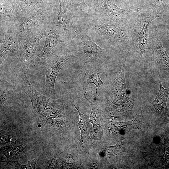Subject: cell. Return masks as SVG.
I'll use <instances>...</instances> for the list:
<instances>
[{
	"label": "cell",
	"instance_id": "obj_3",
	"mask_svg": "<svg viewBox=\"0 0 169 169\" xmlns=\"http://www.w3.org/2000/svg\"><path fill=\"white\" fill-rule=\"evenodd\" d=\"M51 7L48 4L38 9L23 13L11 27L16 34L41 30L46 26L56 22Z\"/></svg>",
	"mask_w": 169,
	"mask_h": 169
},
{
	"label": "cell",
	"instance_id": "obj_22",
	"mask_svg": "<svg viewBox=\"0 0 169 169\" xmlns=\"http://www.w3.org/2000/svg\"><path fill=\"white\" fill-rule=\"evenodd\" d=\"M13 92L9 83L5 81H0V106L1 110L6 106Z\"/></svg>",
	"mask_w": 169,
	"mask_h": 169
},
{
	"label": "cell",
	"instance_id": "obj_17",
	"mask_svg": "<svg viewBox=\"0 0 169 169\" xmlns=\"http://www.w3.org/2000/svg\"><path fill=\"white\" fill-rule=\"evenodd\" d=\"M157 16L150 15L145 16L140 21V29L137 38V47L138 51V57L141 58L143 54L147 48V32L149 24Z\"/></svg>",
	"mask_w": 169,
	"mask_h": 169
},
{
	"label": "cell",
	"instance_id": "obj_21",
	"mask_svg": "<svg viewBox=\"0 0 169 169\" xmlns=\"http://www.w3.org/2000/svg\"><path fill=\"white\" fill-rule=\"evenodd\" d=\"M23 13L39 9L48 4L47 0H16Z\"/></svg>",
	"mask_w": 169,
	"mask_h": 169
},
{
	"label": "cell",
	"instance_id": "obj_23",
	"mask_svg": "<svg viewBox=\"0 0 169 169\" xmlns=\"http://www.w3.org/2000/svg\"><path fill=\"white\" fill-rule=\"evenodd\" d=\"M102 73L89 71L87 72L86 74L87 84L91 83L94 84L96 87V93L97 94L98 87H100L103 84V82L100 77V74Z\"/></svg>",
	"mask_w": 169,
	"mask_h": 169
},
{
	"label": "cell",
	"instance_id": "obj_24",
	"mask_svg": "<svg viewBox=\"0 0 169 169\" xmlns=\"http://www.w3.org/2000/svg\"><path fill=\"white\" fill-rule=\"evenodd\" d=\"M37 156L32 160L28 161V163L27 164L22 165L19 163H17L16 164V166L18 169H34L35 168L36 163Z\"/></svg>",
	"mask_w": 169,
	"mask_h": 169
},
{
	"label": "cell",
	"instance_id": "obj_26",
	"mask_svg": "<svg viewBox=\"0 0 169 169\" xmlns=\"http://www.w3.org/2000/svg\"><path fill=\"white\" fill-rule=\"evenodd\" d=\"M72 4L73 6L75 8L86 6L84 0H72Z\"/></svg>",
	"mask_w": 169,
	"mask_h": 169
},
{
	"label": "cell",
	"instance_id": "obj_20",
	"mask_svg": "<svg viewBox=\"0 0 169 169\" xmlns=\"http://www.w3.org/2000/svg\"><path fill=\"white\" fill-rule=\"evenodd\" d=\"M89 40L85 42L82 47V53L87 58L94 59L101 54L103 49L97 45L88 36Z\"/></svg>",
	"mask_w": 169,
	"mask_h": 169
},
{
	"label": "cell",
	"instance_id": "obj_13",
	"mask_svg": "<svg viewBox=\"0 0 169 169\" xmlns=\"http://www.w3.org/2000/svg\"><path fill=\"white\" fill-rule=\"evenodd\" d=\"M97 102V101H94L89 103L91 111L89 115V122L93 125V129L91 132L94 141L102 139L104 129L103 118L101 108Z\"/></svg>",
	"mask_w": 169,
	"mask_h": 169
},
{
	"label": "cell",
	"instance_id": "obj_18",
	"mask_svg": "<svg viewBox=\"0 0 169 169\" xmlns=\"http://www.w3.org/2000/svg\"><path fill=\"white\" fill-rule=\"evenodd\" d=\"M159 90L156 94L155 98L150 105L149 108L152 112L160 113L169 110L166 105L169 95V88H164L161 81L159 80Z\"/></svg>",
	"mask_w": 169,
	"mask_h": 169
},
{
	"label": "cell",
	"instance_id": "obj_27",
	"mask_svg": "<svg viewBox=\"0 0 169 169\" xmlns=\"http://www.w3.org/2000/svg\"><path fill=\"white\" fill-rule=\"evenodd\" d=\"M16 0H0V2H16Z\"/></svg>",
	"mask_w": 169,
	"mask_h": 169
},
{
	"label": "cell",
	"instance_id": "obj_8",
	"mask_svg": "<svg viewBox=\"0 0 169 169\" xmlns=\"http://www.w3.org/2000/svg\"><path fill=\"white\" fill-rule=\"evenodd\" d=\"M74 107L78 111L79 117L78 125L80 131L81 138L78 145L77 150L83 154L87 155L89 153L93 143L92 139L90 135L89 116L84 108L79 103H75Z\"/></svg>",
	"mask_w": 169,
	"mask_h": 169
},
{
	"label": "cell",
	"instance_id": "obj_7",
	"mask_svg": "<svg viewBox=\"0 0 169 169\" xmlns=\"http://www.w3.org/2000/svg\"><path fill=\"white\" fill-rule=\"evenodd\" d=\"M59 23L55 22L46 26L42 30L45 37V41L43 48L40 53L34 61L36 65L45 67L47 64V59L49 54L52 53L56 46L61 42L60 37L56 29Z\"/></svg>",
	"mask_w": 169,
	"mask_h": 169
},
{
	"label": "cell",
	"instance_id": "obj_16",
	"mask_svg": "<svg viewBox=\"0 0 169 169\" xmlns=\"http://www.w3.org/2000/svg\"><path fill=\"white\" fill-rule=\"evenodd\" d=\"M60 5L59 12L56 16L59 23L64 28V33H69L74 28L71 7L69 0H58Z\"/></svg>",
	"mask_w": 169,
	"mask_h": 169
},
{
	"label": "cell",
	"instance_id": "obj_6",
	"mask_svg": "<svg viewBox=\"0 0 169 169\" xmlns=\"http://www.w3.org/2000/svg\"><path fill=\"white\" fill-rule=\"evenodd\" d=\"M0 65L9 56L20 58V46L17 36L11 26L0 27Z\"/></svg>",
	"mask_w": 169,
	"mask_h": 169
},
{
	"label": "cell",
	"instance_id": "obj_19",
	"mask_svg": "<svg viewBox=\"0 0 169 169\" xmlns=\"http://www.w3.org/2000/svg\"><path fill=\"white\" fill-rule=\"evenodd\" d=\"M154 49L159 67L169 73V56L158 37L154 39Z\"/></svg>",
	"mask_w": 169,
	"mask_h": 169
},
{
	"label": "cell",
	"instance_id": "obj_15",
	"mask_svg": "<svg viewBox=\"0 0 169 169\" xmlns=\"http://www.w3.org/2000/svg\"><path fill=\"white\" fill-rule=\"evenodd\" d=\"M59 159L57 168L59 169L78 168L84 167L85 155L77 150L73 149L70 151L65 152Z\"/></svg>",
	"mask_w": 169,
	"mask_h": 169
},
{
	"label": "cell",
	"instance_id": "obj_28",
	"mask_svg": "<svg viewBox=\"0 0 169 169\" xmlns=\"http://www.w3.org/2000/svg\"><path fill=\"white\" fill-rule=\"evenodd\" d=\"M166 0H156L157 3H162L163 2H165Z\"/></svg>",
	"mask_w": 169,
	"mask_h": 169
},
{
	"label": "cell",
	"instance_id": "obj_4",
	"mask_svg": "<svg viewBox=\"0 0 169 169\" xmlns=\"http://www.w3.org/2000/svg\"><path fill=\"white\" fill-rule=\"evenodd\" d=\"M16 34L20 46V58L18 62L23 70H27L29 65L34 61L39 41L44 34L41 30Z\"/></svg>",
	"mask_w": 169,
	"mask_h": 169
},
{
	"label": "cell",
	"instance_id": "obj_10",
	"mask_svg": "<svg viewBox=\"0 0 169 169\" xmlns=\"http://www.w3.org/2000/svg\"><path fill=\"white\" fill-rule=\"evenodd\" d=\"M104 125L102 138L118 134H123L132 130H141L144 127L142 121L138 117L127 121H107L104 120Z\"/></svg>",
	"mask_w": 169,
	"mask_h": 169
},
{
	"label": "cell",
	"instance_id": "obj_2",
	"mask_svg": "<svg viewBox=\"0 0 169 169\" xmlns=\"http://www.w3.org/2000/svg\"><path fill=\"white\" fill-rule=\"evenodd\" d=\"M125 59L117 69L109 102V111L116 113L127 112L135 107V100L130 95L125 76Z\"/></svg>",
	"mask_w": 169,
	"mask_h": 169
},
{
	"label": "cell",
	"instance_id": "obj_5",
	"mask_svg": "<svg viewBox=\"0 0 169 169\" xmlns=\"http://www.w3.org/2000/svg\"><path fill=\"white\" fill-rule=\"evenodd\" d=\"M95 14L100 18L115 21H122L128 14L136 12L138 13L141 8L131 10L121 9L116 5L115 0H93Z\"/></svg>",
	"mask_w": 169,
	"mask_h": 169
},
{
	"label": "cell",
	"instance_id": "obj_25",
	"mask_svg": "<svg viewBox=\"0 0 169 169\" xmlns=\"http://www.w3.org/2000/svg\"><path fill=\"white\" fill-rule=\"evenodd\" d=\"M47 164L46 168L54 169L56 168L57 165V162L56 158L55 156H53L52 159L48 161Z\"/></svg>",
	"mask_w": 169,
	"mask_h": 169
},
{
	"label": "cell",
	"instance_id": "obj_14",
	"mask_svg": "<svg viewBox=\"0 0 169 169\" xmlns=\"http://www.w3.org/2000/svg\"><path fill=\"white\" fill-rule=\"evenodd\" d=\"M26 146L24 143L16 141L9 145L0 148V161L11 164L16 162L24 154Z\"/></svg>",
	"mask_w": 169,
	"mask_h": 169
},
{
	"label": "cell",
	"instance_id": "obj_11",
	"mask_svg": "<svg viewBox=\"0 0 169 169\" xmlns=\"http://www.w3.org/2000/svg\"><path fill=\"white\" fill-rule=\"evenodd\" d=\"M56 56L58 59L55 62L51 64H47L45 66V81L44 91L54 97L55 95L54 84L56 79L59 71L67 63L69 59L67 55Z\"/></svg>",
	"mask_w": 169,
	"mask_h": 169
},
{
	"label": "cell",
	"instance_id": "obj_12",
	"mask_svg": "<svg viewBox=\"0 0 169 169\" xmlns=\"http://www.w3.org/2000/svg\"><path fill=\"white\" fill-rule=\"evenodd\" d=\"M0 26H12L23 13L16 2H0Z\"/></svg>",
	"mask_w": 169,
	"mask_h": 169
},
{
	"label": "cell",
	"instance_id": "obj_1",
	"mask_svg": "<svg viewBox=\"0 0 169 169\" xmlns=\"http://www.w3.org/2000/svg\"><path fill=\"white\" fill-rule=\"evenodd\" d=\"M23 70L20 78L22 90L29 97L38 123L58 135L68 134L70 128L63 98L53 99L39 92L32 85Z\"/></svg>",
	"mask_w": 169,
	"mask_h": 169
},
{
	"label": "cell",
	"instance_id": "obj_9",
	"mask_svg": "<svg viewBox=\"0 0 169 169\" xmlns=\"http://www.w3.org/2000/svg\"><path fill=\"white\" fill-rule=\"evenodd\" d=\"M100 18L92 20L90 23V26L102 38L111 40H121L125 39V34L120 22L108 24L102 22Z\"/></svg>",
	"mask_w": 169,
	"mask_h": 169
}]
</instances>
